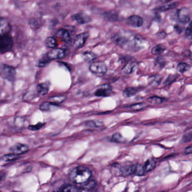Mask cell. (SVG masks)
I'll return each instance as SVG.
<instances>
[{"label": "cell", "mask_w": 192, "mask_h": 192, "mask_svg": "<svg viewBox=\"0 0 192 192\" xmlns=\"http://www.w3.org/2000/svg\"><path fill=\"white\" fill-rule=\"evenodd\" d=\"M92 173L90 169L83 166L73 168L69 174L70 180L75 184H85L90 179Z\"/></svg>", "instance_id": "1"}, {"label": "cell", "mask_w": 192, "mask_h": 192, "mask_svg": "<svg viewBox=\"0 0 192 192\" xmlns=\"http://www.w3.org/2000/svg\"><path fill=\"white\" fill-rule=\"evenodd\" d=\"M113 41L121 47L132 51H138L139 46L137 45L140 42V39L136 36L133 37L132 39H130L120 33L116 34L113 37Z\"/></svg>", "instance_id": "2"}, {"label": "cell", "mask_w": 192, "mask_h": 192, "mask_svg": "<svg viewBox=\"0 0 192 192\" xmlns=\"http://www.w3.org/2000/svg\"><path fill=\"white\" fill-rule=\"evenodd\" d=\"M0 76L4 80L14 82L16 77V71L12 66L6 64L0 65Z\"/></svg>", "instance_id": "3"}, {"label": "cell", "mask_w": 192, "mask_h": 192, "mask_svg": "<svg viewBox=\"0 0 192 192\" xmlns=\"http://www.w3.org/2000/svg\"><path fill=\"white\" fill-rule=\"evenodd\" d=\"M14 45L13 38L9 34L0 36V54L10 51Z\"/></svg>", "instance_id": "4"}, {"label": "cell", "mask_w": 192, "mask_h": 192, "mask_svg": "<svg viewBox=\"0 0 192 192\" xmlns=\"http://www.w3.org/2000/svg\"><path fill=\"white\" fill-rule=\"evenodd\" d=\"M89 69L93 73L97 76H104L107 71V66L101 61L94 62L91 64Z\"/></svg>", "instance_id": "5"}, {"label": "cell", "mask_w": 192, "mask_h": 192, "mask_svg": "<svg viewBox=\"0 0 192 192\" xmlns=\"http://www.w3.org/2000/svg\"><path fill=\"white\" fill-rule=\"evenodd\" d=\"M67 51L66 50L63 49H54L47 52L45 56L50 61L52 60H56L63 58L66 56Z\"/></svg>", "instance_id": "6"}, {"label": "cell", "mask_w": 192, "mask_h": 192, "mask_svg": "<svg viewBox=\"0 0 192 192\" xmlns=\"http://www.w3.org/2000/svg\"><path fill=\"white\" fill-rule=\"evenodd\" d=\"M88 37H89V33L88 32H83L78 35L74 39L73 42L74 48L76 49H78L83 47L85 45L86 42L88 40Z\"/></svg>", "instance_id": "7"}, {"label": "cell", "mask_w": 192, "mask_h": 192, "mask_svg": "<svg viewBox=\"0 0 192 192\" xmlns=\"http://www.w3.org/2000/svg\"><path fill=\"white\" fill-rule=\"evenodd\" d=\"M29 147L27 145L22 143H18L11 147L10 148V153H13L19 156L23 154L27 153L29 151Z\"/></svg>", "instance_id": "8"}, {"label": "cell", "mask_w": 192, "mask_h": 192, "mask_svg": "<svg viewBox=\"0 0 192 192\" xmlns=\"http://www.w3.org/2000/svg\"><path fill=\"white\" fill-rule=\"evenodd\" d=\"M112 92V88L109 84H104L100 86L95 92V96L98 97H106L109 96Z\"/></svg>", "instance_id": "9"}, {"label": "cell", "mask_w": 192, "mask_h": 192, "mask_svg": "<svg viewBox=\"0 0 192 192\" xmlns=\"http://www.w3.org/2000/svg\"><path fill=\"white\" fill-rule=\"evenodd\" d=\"M177 15L179 22L181 23L187 24L190 21L188 8H182L179 9L177 11Z\"/></svg>", "instance_id": "10"}, {"label": "cell", "mask_w": 192, "mask_h": 192, "mask_svg": "<svg viewBox=\"0 0 192 192\" xmlns=\"http://www.w3.org/2000/svg\"><path fill=\"white\" fill-rule=\"evenodd\" d=\"M126 24L133 27H140L143 24V18L136 15H131L127 19Z\"/></svg>", "instance_id": "11"}, {"label": "cell", "mask_w": 192, "mask_h": 192, "mask_svg": "<svg viewBox=\"0 0 192 192\" xmlns=\"http://www.w3.org/2000/svg\"><path fill=\"white\" fill-rule=\"evenodd\" d=\"M11 28V24L8 20L0 18V36L8 34Z\"/></svg>", "instance_id": "12"}, {"label": "cell", "mask_w": 192, "mask_h": 192, "mask_svg": "<svg viewBox=\"0 0 192 192\" xmlns=\"http://www.w3.org/2000/svg\"><path fill=\"white\" fill-rule=\"evenodd\" d=\"M72 19L74 20L80 24H88L91 21L90 17L83 13H79L74 14L73 15H72Z\"/></svg>", "instance_id": "13"}, {"label": "cell", "mask_w": 192, "mask_h": 192, "mask_svg": "<svg viewBox=\"0 0 192 192\" xmlns=\"http://www.w3.org/2000/svg\"><path fill=\"white\" fill-rule=\"evenodd\" d=\"M55 36V38L61 39L63 41L65 42H69L71 40L70 33L68 30L66 29H61L58 30Z\"/></svg>", "instance_id": "14"}, {"label": "cell", "mask_w": 192, "mask_h": 192, "mask_svg": "<svg viewBox=\"0 0 192 192\" xmlns=\"http://www.w3.org/2000/svg\"><path fill=\"white\" fill-rule=\"evenodd\" d=\"M102 16L105 19L109 22H117L119 20L118 14L115 11H111L105 12L102 14Z\"/></svg>", "instance_id": "15"}, {"label": "cell", "mask_w": 192, "mask_h": 192, "mask_svg": "<svg viewBox=\"0 0 192 192\" xmlns=\"http://www.w3.org/2000/svg\"><path fill=\"white\" fill-rule=\"evenodd\" d=\"M49 90V84L46 83H39L36 87L37 93L40 95H45L47 93Z\"/></svg>", "instance_id": "16"}, {"label": "cell", "mask_w": 192, "mask_h": 192, "mask_svg": "<svg viewBox=\"0 0 192 192\" xmlns=\"http://www.w3.org/2000/svg\"><path fill=\"white\" fill-rule=\"evenodd\" d=\"M136 165H129L122 167L120 169V173L122 176L130 175L134 174Z\"/></svg>", "instance_id": "17"}, {"label": "cell", "mask_w": 192, "mask_h": 192, "mask_svg": "<svg viewBox=\"0 0 192 192\" xmlns=\"http://www.w3.org/2000/svg\"><path fill=\"white\" fill-rule=\"evenodd\" d=\"M60 192H79L81 191L79 187H76L73 184H66L63 185L59 188Z\"/></svg>", "instance_id": "18"}, {"label": "cell", "mask_w": 192, "mask_h": 192, "mask_svg": "<svg viewBox=\"0 0 192 192\" xmlns=\"http://www.w3.org/2000/svg\"><path fill=\"white\" fill-rule=\"evenodd\" d=\"M161 81V78L158 75H153L148 78L149 84L153 88H156L159 85Z\"/></svg>", "instance_id": "19"}, {"label": "cell", "mask_w": 192, "mask_h": 192, "mask_svg": "<svg viewBox=\"0 0 192 192\" xmlns=\"http://www.w3.org/2000/svg\"><path fill=\"white\" fill-rule=\"evenodd\" d=\"M66 97L63 95H58V96H52L49 99V102L51 103L52 104L55 105V106H58L61 103L65 100Z\"/></svg>", "instance_id": "20"}, {"label": "cell", "mask_w": 192, "mask_h": 192, "mask_svg": "<svg viewBox=\"0 0 192 192\" xmlns=\"http://www.w3.org/2000/svg\"><path fill=\"white\" fill-rule=\"evenodd\" d=\"M83 186L81 187H79L80 190H90L93 189L96 187V181L93 180H88L87 181L85 184H83Z\"/></svg>", "instance_id": "21"}, {"label": "cell", "mask_w": 192, "mask_h": 192, "mask_svg": "<svg viewBox=\"0 0 192 192\" xmlns=\"http://www.w3.org/2000/svg\"><path fill=\"white\" fill-rule=\"evenodd\" d=\"M156 163L154 159H149L146 161L145 165L144 166V170L146 171V173L150 172L151 171L153 170L154 168H156Z\"/></svg>", "instance_id": "22"}, {"label": "cell", "mask_w": 192, "mask_h": 192, "mask_svg": "<svg viewBox=\"0 0 192 192\" xmlns=\"http://www.w3.org/2000/svg\"><path fill=\"white\" fill-rule=\"evenodd\" d=\"M136 66V63L135 62H130L125 66L122 69V72L124 74H131L134 71L135 67Z\"/></svg>", "instance_id": "23"}, {"label": "cell", "mask_w": 192, "mask_h": 192, "mask_svg": "<svg viewBox=\"0 0 192 192\" xmlns=\"http://www.w3.org/2000/svg\"><path fill=\"white\" fill-rule=\"evenodd\" d=\"M165 50H166V47L163 45H162L161 44H159V45H156L155 46L153 47V49L151 51V53L153 55H160L165 51Z\"/></svg>", "instance_id": "24"}, {"label": "cell", "mask_w": 192, "mask_h": 192, "mask_svg": "<svg viewBox=\"0 0 192 192\" xmlns=\"http://www.w3.org/2000/svg\"><path fill=\"white\" fill-rule=\"evenodd\" d=\"M45 45L49 48L54 49L57 46V40L55 37H48L45 40Z\"/></svg>", "instance_id": "25"}, {"label": "cell", "mask_w": 192, "mask_h": 192, "mask_svg": "<svg viewBox=\"0 0 192 192\" xmlns=\"http://www.w3.org/2000/svg\"><path fill=\"white\" fill-rule=\"evenodd\" d=\"M138 89L136 88H127L123 93V95L125 98H130L131 96H134L136 93H137Z\"/></svg>", "instance_id": "26"}, {"label": "cell", "mask_w": 192, "mask_h": 192, "mask_svg": "<svg viewBox=\"0 0 192 192\" xmlns=\"http://www.w3.org/2000/svg\"><path fill=\"white\" fill-rule=\"evenodd\" d=\"M83 56L84 60L88 63L95 60L97 57L94 53L91 51H86L83 53Z\"/></svg>", "instance_id": "27"}, {"label": "cell", "mask_w": 192, "mask_h": 192, "mask_svg": "<svg viewBox=\"0 0 192 192\" xmlns=\"http://www.w3.org/2000/svg\"><path fill=\"white\" fill-rule=\"evenodd\" d=\"M19 158V157L18 155L13 153H10L8 154L3 155L2 157V159L3 161L9 162V161H15V160L18 159Z\"/></svg>", "instance_id": "28"}, {"label": "cell", "mask_w": 192, "mask_h": 192, "mask_svg": "<svg viewBox=\"0 0 192 192\" xmlns=\"http://www.w3.org/2000/svg\"><path fill=\"white\" fill-rule=\"evenodd\" d=\"M112 140L114 142L118 143H125L126 141V139L123 137V136L118 132L113 135L112 136Z\"/></svg>", "instance_id": "29"}, {"label": "cell", "mask_w": 192, "mask_h": 192, "mask_svg": "<svg viewBox=\"0 0 192 192\" xmlns=\"http://www.w3.org/2000/svg\"><path fill=\"white\" fill-rule=\"evenodd\" d=\"M52 107H55V105L52 104L50 102H44L40 105V109L42 111H49L51 110Z\"/></svg>", "instance_id": "30"}, {"label": "cell", "mask_w": 192, "mask_h": 192, "mask_svg": "<svg viewBox=\"0 0 192 192\" xmlns=\"http://www.w3.org/2000/svg\"><path fill=\"white\" fill-rule=\"evenodd\" d=\"M177 69L180 73H183L185 72L188 71L190 69V66L185 63H180L178 64Z\"/></svg>", "instance_id": "31"}, {"label": "cell", "mask_w": 192, "mask_h": 192, "mask_svg": "<svg viewBox=\"0 0 192 192\" xmlns=\"http://www.w3.org/2000/svg\"><path fill=\"white\" fill-rule=\"evenodd\" d=\"M86 126L91 128L94 127H99L103 126V122L99 121H88L85 123Z\"/></svg>", "instance_id": "32"}, {"label": "cell", "mask_w": 192, "mask_h": 192, "mask_svg": "<svg viewBox=\"0 0 192 192\" xmlns=\"http://www.w3.org/2000/svg\"><path fill=\"white\" fill-rule=\"evenodd\" d=\"M176 6L177 5H176V3H169V4H168V5L158 7V8H156V10L157 11H167V10H168L175 8L176 7Z\"/></svg>", "instance_id": "33"}, {"label": "cell", "mask_w": 192, "mask_h": 192, "mask_svg": "<svg viewBox=\"0 0 192 192\" xmlns=\"http://www.w3.org/2000/svg\"><path fill=\"white\" fill-rule=\"evenodd\" d=\"M163 100H164L163 98L159 96H152L148 99V101L153 104H159L162 103Z\"/></svg>", "instance_id": "34"}, {"label": "cell", "mask_w": 192, "mask_h": 192, "mask_svg": "<svg viewBox=\"0 0 192 192\" xmlns=\"http://www.w3.org/2000/svg\"><path fill=\"white\" fill-rule=\"evenodd\" d=\"M147 107V104L145 103H136L135 104H132L129 106V108L132 110H140L143 109Z\"/></svg>", "instance_id": "35"}, {"label": "cell", "mask_w": 192, "mask_h": 192, "mask_svg": "<svg viewBox=\"0 0 192 192\" xmlns=\"http://www.w3.org/2000/svg\"><path fill=\"white\" fill-rule=\"evenodd\" d=\"M146 173L144 166L140 165H136L134 174L137 176H142L144 175Z\"/></svg>", "instance_id": "36"}, {"label": "cell", "mask_w": 192, "mask_h": 192, "mask_svg": "<svg viewBox=\"0 0 192 192\" xmlns=\"http://www.w3.org/2000/svg\"><path fill=\"white\" fill-rule=\"evenodd\" d=\"M45 125H46L45 123L39 122V123H37L36 125L28 126V129L30 131H37V130H40L41 128H42Z\"/></svg>", "instance_id": "37"}, {"label": "cell", "mask_w": 192, "mask_h": 192, "mask_svg": "<svg viewBox=\"0 0 192 192\" xmlns=\"http://www.w3.org/2000/svg\"><path fill=\"white\" fill-rule=\"evenodd\" d=\"M50 61L46 58V56L44 55V56L42 57L41 59H40L38 62V63L37 64V67H44L46 66L47 64L49 63Z\"/></svg>", "instance_id": "38"}, {"label": "cell", "mask_w": 192, "mask_h": 192, "mask_svg": "<svg viewBox=\"0 0 192 192\" xmlns=\"http://www.w3.org/2000/svg\"><path fill=\"white\" fill-rule=\"evenodd\" d=\"M186 37L189 40H191L192 38V23L189 22V25L188 26L186 30H185V33Z\"/></svg>", "instance_id": "39"}, {"label": "cell", "mask_w": 192, "mask_h": 192, "mask_svg": "<svg viewBox=\"0 0 192 192\" xmlns=\"http://www.w3.org/2000/svg\"><path fill=\"white\" fill-rule=\"evenodd\" d=\"M39 22L38 21V20L35 19L34 18H32L31 19L29 20V24L30 25V27L32 28H37L39 27Z\"/></svg>", "instance_id": "40"}, {"label": "cell", "mask_w": 192, "mask_h": 192, "mask_svg": "<svg viewBox=\"0 0 192 192\" xmlns=\"http://www.w3.org/2000/svg\"><path fill=\"white\" fill-rule=\"evenodd\" d=\"M192 136L191 132L188 133V134H185L181 139V141H183V143H187L190 141L192 140Z\"/></svg>", "instance_id": "41"}, {"label": "cell", "mask_w": 192, "mask_h": 192, "mask_svg": "<svg viewBox=\"0 0 192 192\" xmlns=\"http://www.w3.org/2000/svg\"><path fill=\"white\" fill-rule=\"evenodd\" d=\"M192 147L189 146V147H188L187 148L185 149V150L184 151V154H186V155L192 153Z\"/></svg>", "instance_id": "42"}, {"label": "cell", "mask_w": 192, "mask_h": 192, "mask_svg": "<svg viewBox=\"0 0 192 192\" xmlns=\"http://www.w3.org/2000/svg\"><path fill=\"white\" fill-rule=\"evenodd\" d=\"M6 176V174L5 173H0V183H1L2 181H3L5 180Z\"/></svg>", "instance_id": "43"}, {"label": "cell", "mask_w": 192, "mask_h": 192, "mask_svg": "<svg viewBox=\"0 0 192 192\" xmlns=\"http://www.w3.org/2000/svg\"><path fill=\"white\" fill-rule=\"evenodd\" d=\"M175 29L176 32L179 33H181V32L183 31V28L180 26H175Z\"/></svg>", "instance_id": "44"}, {"label": "cell", "mask_w": 192, "mask_h": 192, "mask_svg": "<svg viewBox=\"0 0 192 192\" xmlns=\"http://www.w3.org/2000/svg\"><path fill=\"white\" fill-rule=\"evenodd\" d=\"M162 3H166V2H168L170 1H172V0H160Z\"/></svg>", "instance_id": "45"}]
</instances>
